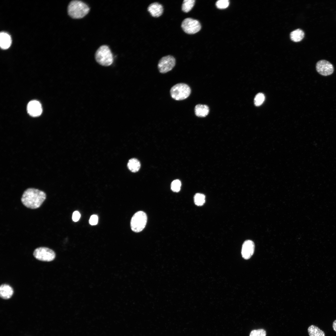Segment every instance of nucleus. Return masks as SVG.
Segmentation results:
<instances>
[{
    "label": "nucleus",
    "instance_id": "9",
    "mask_svg": "<svg viewBox=\"0 0 336 336\" xmlns=\"http://www.w3.org/2000/svg\"><path fill=\"white\" fill-rule=\"evenodd\" d=\"M316 68L317 71L324 76L331 75L334 71L333 65L329 62L325 60L318 61L316 64Z\"/></svg>",
    "mask_w": 336,
    "mask_h": 336
},
{
    "label": "nucleus",
    "instance_id": "25",
    "mask_svg": "<svg viewBox=\"0 0 336 336\" xmlns=\"http://www.w3.org/2000/svg\"><path fill=\"white\" fill-rule=\"evenodd\" d=\"M98 222V217L96 215H93L91 216L89 220V223L91 225L97 224Z\"/></svg>",
    "mask_w": 336,
    "mask_h": 336
},
{
    "label": "nucleus",
    "instance_id": "13",
    "mask_svg": "<svg viewBox=\"0 0 336 336\" xmlns=\"http://www.w3.org/2000/svg\"><path fill=\"white\" fill-rule=\"evenodd\" d=\"M13 292L12 288L9 285L4 284L0 286V296L2 299H10L12 296Z\"/></svg>",
    "mask_w": 336,
    "mask_h": 336
},
{
    "label": "nucleus",
    "instance_id": "22",
    "mask_svg": "<svg viewBox=\"0 0 336 336\" xmlns=\"http://www.w3.org/2000/svg\"><path fill=\"white\" fill-rule=\"evenodd\" d=\"M181 183L179 180H173L171 184V189L174 192H178L180 189Z\"/></svg>",
    "mask_w": 336,
    "mask_h": 336
},
{
    "label": "nucleus",
    "instance_id": "3",
    "mask_svg": "<svg viewBox=\"0 0 336 336\" xmlns=\"http://www.w3.org/2000/svg\"><path fill=\"white\" fill-rule=\"evenodd\" d=\"M95 59L99 64L104 66L110 65L113 62V57L109 47L105 45L100 46L95 54Z\"/></svg>",
    "mask_w": 336,
    "mask_h": 336
},
{
    "label": "nucleus",
    "instance_id": "12",
    "mask_svg": "<svg viewBox=\"0 0 336 336\" xmlns=\"http://www.w3.org/2000/svg\"><path fill=\"white\" fill-rule=\"evenodd\" d=\"M147 10L152 16L157 17L162 14L163 8L161 4L155 2L151 3L148 6Z\"/></svg>",
    "mask_w": 336,
    "mask_h": 336
},
{
    "label": "nucleus",
    "instance_id": "21",
    "mask_svg": "<svg viewBox=\"0 0 336 336\" xmlns=\"http://www.w3.org/2000/svg\"><path fill=\"white\" fill-rule=\"evenodd\" d=\"M264 95L261 93L257 94L254 98V103L256 106H259L261 105L265 100Z\"/></svg>",
    "mask_w": 336,
    "mask_h": 336
},
{
    "label": "nucleus",
    "instance_id": "6",
    "mask_svg": "<svg viewBox=\"0 0 336 336\" xmlns=\"http://www.w3.org/2000/svg\"><path fill=\"white\" fill-rule=\"evenodd\" d=\"M33 255L36 259L41 261L50 262L55 258L56 254L53 250L45 247H40L34 251Z\"/></svg>",
    "mask_w": 336,
    "mask_h": 336
},
{
    "label": "nucleus",
    "instance_id": "26",
    "mask_svg": "<svg viewBox=\"0 0 336 336\" xmlns=\"http://www.w3.org/2000/svg\"><path fill=\"white\" fill-rule=\"evenodd\" d=\"M81 217V215L80 213L78 211H74L72 215V220L75 222L78 221Z\"/></svg>",
    "mask_w": 336,
    "mask_h": 336
},
{
    "label": "nucleus",
    "instance_id": "14",
    "mask_svg": "<svg viewBox=\"0 0 336 336\" xmlns=\"http://www.w3.org/2000/svg\"><path fill=\"white\" fill-rule=\"evenodd\" d=\"M12 40L10 36L7 33L1 32L0 34V46L2 49H7L11 45Z\"/></svg>",
    "mask_w": 336,
    "mask_h": 336
},
{
    "label": "nucleus",
    "instance_id": "18",
    "mask_svg": "<svg viewBox=\"0 0 336 336\" xmlns=\"http://www.w3.org/2000/svg\"><path fill=\"white\" fill-rule=\"evenodd\" d=\"M308 332L309 336H325V333L323 331L314 325L308 327Z\"/></svg>",
    "mask_w": 336,
    "mask_h": 336
},
{
    "label": "nucleus",
    "instance_id": "20",
    "mask_svg": "<svg viewBox=\"0 0 336 336\" xmlns=\"http://www.w3.org/2000/svg\"><path fill=\"white\" fill-rule=\"evenodd\" d=\"M194 200L196 205L201 206L203 205L205 202V196L203 194L197 193L194 196Z\"/></svg>",
    "mask_w": 336,
    "mask_h": 336
},
{
    "label": "nucleus",
    "instance_id": "5",
    "mask_svg": "<svg viewBox=\"0 0 336 336\" xmlns=\"http://www.w3.org/2000/svg\"><path fill=\"white\" fill-rule=\"evenodd\" d=\"M147 221V216L145 212L142 211L136 212L133 216L131 220L130 226L132 230L136 232L141 231L145 228Z\"/></svg>",
    "mask_w": 336,
    "mask_h": 336
},
{
    "label": "nucleus",
    "instance_id": "27",
    "mask_svg": "<svg viewBox=\"0 0 336 336\" xmlns=\"http://www.w3.org/2000/svg\"><path fill=\"white\" fill-rule=\"evenodd\" d=\"M332 327L334 330L336 332V320L333 322Z\"/></svg>",
    "mask_w": 336,
    "mask_h": 336
},
{
    "label": "nucleus",
    "instance_id": "17",
    "mask_svg": "<svg viewBox=\"0 0 336 336\" xmlns=\"http://www.w3.org/2000/svg\"><path fill=\"white\" fill-rule=\"evenodd\" d=\"M290 36L292 40L295 42H298L303 39L304 33L302 30L297 29L291 32Z\"/></svg>",
    "mask_w": 336,
    "mask_h": 336
},
{
    "label": "nucleus",
    "instance_id": "7",
    "mask_svg": "<svg viewBox=\"0 0 336 336\" xmlns=\"http://www.w3.org/2000/svg\"><path fill=\"white\" fill-rule=\"evenodd\" d=\"M181 26L186 33L189 34L198 32L201 28V25L198 20L190 18L184 19L182 23Z\"/></svg>",
    "mask_w": 336,
    "mask_h": 336
},
{
    "label": "nucleus",
    "instance_id": "23",
    "mask_svg": "<svg viewBox=\"0 0 336 336\" xmlns=\"http://www.w3.org/2000/svg\"><path fill=\"white\" fill-rule=\"evenodd\" d=\"M229 2L228 0H219L216 3L217 7L220 9H224L227 8L229 6Z\"/></svg>",
    "mask_w": 336,
    "mask_h": 336
},
{
    "label": "nucleus",
    "instance_id": "15",
    "mask_svg": "<svg viewBox=\"0 0 336 336\" xmlns=\"http://www.w3.org/2000/svg\"><path fill=\"white\" fill-rule=\"evenodd\" d=\"M209 112V109L207 105L198 104L195 107V114L198 117H205L208 114Z\"/></svg>",
    "mask_w": 336,
    "mask_h": 336
},
{
    "label": "nucleus",
    "instance_id": "1",
    "mask_svg": "<svg viewBox=\"0 0 336 336\" xmlns=\"http://www.w3.org/2000/svg\"><path fill=\"white\" fill-rule=\"evenodd\" d=\"M46 198V194L38 189L30 188L23 193L21 201L27 208L35 209L39 208Z\"/></svg>",
    "mask_w": 336,
    "mask_h": 336
},
{
    "label": "nucleus",
    "instance_id": "10",
    "mask_svg": "<svg viewBox=\"0 0 336 336\" xmlns=\"http://www.w3.org/2000/svg\"><path fill=\"white\" fill-rule=\"evenodd\" d=\"M254 244L250 240H245L243 243L241 250L243 258L245 259H250L253 255L254 250Z\"/></svg>",
    "mask_w": 336,
    "mask_h": 336
},
{
    "label": "nucleus",
    "instance_id": "19",
    "mask_svg": "<svg viewBox=\"0 0 336 336\" xmlns=\"http://www.w3.org/2000/svg\"><path fill=\"white\" fill-rule=\"evenodd\" d=\"M195 1L194 0H184L183 1L182 10L185 12L190 11L194 7Z\"/></svg>",
    "mask_w": 336,
    "mask_h": 336
},
{
    "label": "nucleus",
    "instance_id": "8",
    "mask_svg": "<svg viewBox=\"0 0 336 336\" xmlns=\"http://www.w3.org/2000/svg\"><path fill=\"white\" fill-rule=\"evenodd\" d=\"M175 64V58L171 55H167L162 58L159 60L158 68L160 72L164 73L171 70Z\"/></svg>",
    "mask_w": 336,
    "mask_h": 336
},
{
    "label": "nucleus",
    "instance_id": "2",
    "mask_svg": "<svg viewBox=\"0 0 336 336\" xmlns=\"http://www.w3.org/2000/svg\"><path fill=\"white\" fill-rule=\"evenodd\" d=\"M89 11V7L86 3L77 0L71 1L68 7V15L74 19H80L84 17Z\"/></svg>",
    "mask_w": 336,
    "mask_h": 336
},
{
    "label": "nucleus",
    "instance_id": "4",
    "mask_svg": "<svg viewBox=\"0 0 336 336\" xmlns=\"http://www.w3.org/2000/svg\"><path fill=\"white\" fill-rule=\"evenodd\" d=\"M171 97L177 100H180L187 98L191 93V89L186 84L179 83L173 86L170 90Z\"/></svg>",
    "mask_w": 336,
    "mask_h": 336
},
{
    "label": "nucleus",
    "instance_id": "24",
    "mask_svg": "<svg viewBox=\"0 0 336 336\" xmlns=\"http://www.w3.org/2000/svg\"><path fill=\"white\" fill-rule=\"evenodd\" d=\"M266 332L263 329L252 330L250 334V336H266Z\"/></svg>",
    "mask_w": 336,
    "mask_h": 336
},
{
    "label": "nucleus",
    "instance_id": "16",
    "mask_svg": "<svg viewBox=\"0 0 336 336\" xmlns=\"http://www.w3.org/2000/svg\"><path fill=\"white\" fill-rule=\"evenodd\" d=\"M127 166L129 170L131 172H135L139 170L141 164L139 161L136 158H132L130 159L127 164Z\"/></svg>",
    "mask_w": 336,
    "mask_h": 336
},
{
    "label": "nucleus",
    "instance_id": "11",
    "mask_svg": "<svg viewBox=\"0 0 336 336\" xmlns=\"http://www.w3.org/2000/svg\"><path fill=\"white\" fill-rule=\"evenodd\" d=\"M27 111L31 116L36 117L40 115L42 112V108L40 103L37 100L30 102L27 105Z\"/></svg>",
    "mask_w": 336,
    "mask_h": 336
}]
</instances>
